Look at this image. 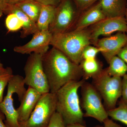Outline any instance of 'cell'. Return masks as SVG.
<instances>
[{"label": "cell", "mask_w": 127, "mask_h": 127, "mask_svg": "<svg viewBox=\"0 0 127 127\" xmlns=\"http://www.w3.org/2000/svg\"><path fill=\"white\" fill-rule=\"evenodd\" d=\"M42 63L51 93H56L65 84L79 81L83 76L80 65L54 47L43 55Z\"/></svg>", "instance_id": "1"}, {"label": "cell", "mask_w": 127, "mask_h": 127, "mask_svg": "<svg viewBox=\"0 0 127 127\" xmlns=\"http://www.w3.org/2000/svg\"><path fill=\"white\" fill-rule=\"evenodd\" d=\"M85 81L82 79L69 82L56 93V112L61 116L66 125H84V113L81 108L78 91Z\"/></svg>", "instance_id": "2"}, {"label": "cell", "mask_w": 127, "mask_h": 127, "mask_svg": "<svg viewBox=\"0 0 127 127\" xmlns=\"http://www.w3.org/2000/svg\"><path fill=\"white\" fill-rule=\"evenodd\" d=\"M91 44V33L88 28L52 34L50 43L53 47L61 51L78 64L83 60L82 53L84 48Z\"/></svg>", "instance_id": "3"}, {"label": "cell", "mask_w": 127, "mask_h": 127, "mask_svg": "<svg viewBox=\"0 0 127 127\" xmlns=\"http://www.w3.org/2000/svg\"><path fill=\"white\" fill-rule=\"evenodd\" d=\"M25 85L24 77L18 75H12L8 83L6 95L0 103V110L5 115L4 123L7 127H20L13 95L17 94L20 102L27 91Z\"/></svg>", "instance_id": "4"}, {"label": "cell", "mask_w": 127, "mask_h": 127, "mask_svg": "<svg viewBox=\"0 0 127 127\" xmlns=\"http://www.w3.org/2000/svg\"><path fill=\"white\" fill-rule=\"evenodd\" d=\"M93 79L92 84L103 100L107 111L116 107L122 96V78L111 76L104 69Z\"/></svg>", "instance_id": "5"}, {"label": "cell", "mask_w": 127, "mask_h": 127, "mask_svg": "<svg viewBox=\"0 0 127 127\" xmlns=\"http://www.w3.org/2000/svg\"><path fill=\"white\" fill-rule=\"evenodd\" d=\"M43 55L30 54L24 67L26 85L35 89L41 94L50 92V87L42 63Z\"/></svg>", "instance_id": "6"}, {"label": "cell", "mask_w": 127, "mask_h": 127, "mask_svg": "<svg viewBox=\"0 0 127 127\" xmlns=\"http://www.w3.org/2000/svg\"><path fill=\"white\" fill-rule=\"evenodd\" d=\"M56 93L42 94L28 119L19 123L20 127H47L56 112Z\"/></svg>", "instance_id": "7"}, {"label": "cell", "mask_w": 127, "mask_h": 127, "mask_svg": "<svg viewBox=\"0 0 127 127\" xmlns=\"http://www.w3.org/2000/svg\"><path fill=\"white\" fill-rule=\"evenodd\" d=\"M81 88L82 106L85 111L84 117L92 118L103 123L108 116L100 94L92 84L86 81Z\"/></svg>", "instance_id": "8"}, {"label": "cell", "mask_w": 127, "mask_h": 127, "mask_svg": "<svg viewBox=\"0 0 127 127\" xmlns=\"http://www.w3.org/2000/svg\"><path fill=\"white\" fill-rule=\"evenodd\" d=\"M77 13L72 0H62L57 6L54 20L49 27L52 34L70 31L77 20Z\"/></svg>", "instance_id": "9"}, {"label": "cell", "mask_w": 127, "mask_h": 127, "mask_svg": "<svg viewBox=\"0 0 127 127\" xmlns=\"http://www.w3.org/2000/svg\"><path fill=\"white\" fill-rule=\"evenodd\" d=\"M92 44L95 45L101 36H109L116 32H127L125 17L106 18L89 27Z\"/></svg>", "instance_id": "10"}, {"label": "cell", "mask_w": 127, "mask_h": 127, "mask_svg": "<svg viewBox=\"0 0 127 127\" xmlns=\"http://www.w3.org/2000/svg\"><path fill=\"white\" fill-rule=\"evenodd\" d=\"M52 37V34L49 31H39L34 34L28 43L15 47L14 51L22 55L35 53L43 56L49 50Z\"/></svg>", "instance_id": "11"}, {"label": "cell", "mask_w": 127, "mask_h": 127, "mask_svg": "<svg viewBox=\"0 0 127 127\" xmlns=\"http://www.w3.org/2000/svg\"><path fill=\"white\" fill-rule=\"evenodd\" d=\"M127 42L126 32H117L113 35L98 39L95 46L100 49V53L108 63L113 57L117 56Z\"/></svg>", "instance_id": "12"}, {"label": "cell", "mask_w": 127, "mask_h": 127, "mask_svg": "<svg viewBox=\"0 0 127 127\" xmlns=\"http://www.w3.org/2000/svg\"><path fill=\"white\" fill-rule=\"evenodd\" d=\"M42 95L35 89L28 87L20 102V106L16 109L19 123L25 122L28 119Z\"/></svg>", "instance_id": "13"}, {"label": "cell", "mask_w": 127, "mask_h": 127, "mask_svg": "<svg viewBox=\"0 0 127 127\" xmlns=\"http://www.w3.org/2000/svg\"><path fill=\"white\" fill-rule=\"evenodd\" d=\"M106 18L98 1L82 12L76 20L72 30L86 29Z\"/></svg>", "instance_id": "14"}, {"label": "cell", "mask_w": 127, "mask_h": 127, "mask_svg": "<svg viewBox=\"0 0 127 127\" xmlns=\"http://www.w3.org/2000/svg\"><path fill=\"white\" fill-rule=\"evenodd\" d=\"M4 13L15 14L22 21L23 27L20 35L22 38H24L31 34H34L39 31L36 22L32 20L16 5H7Z\"/></svg>", "instance_id": "15"}, {"label": "cell", "mask_w": 127, "mask_h": 127, "mask_svg": "<svg viewBox=\"0 0 127 127\" xmlns=\"http://www.w3.org/2000/svg\"><path fill=\"white\" fill-rule=\"evenodd\" d=\"M106 18L125 17L127 0H98Z\"/></svg>", "instance_id": "16"}, {"label": "cell", "mask_w": 127, "mask_h": 127, "mask_svg": "<svg viewBox=\"0 0 127 127\" xmlns=\"http://www.w3.org/2000/svg\"><path fill=\"white\" fill-rule=\"evenodd\" d=\"M83 73L82 79L87 80L93 78L99 75L103 70L102 65L96 58L83 60L79 64Z\"/></svg>", "instance_id": "17"}, {"label": "cell", "mask_w": 127, "mask_h": 127, "mask_svg": "<svg viewBox=\"0 0 127 127\" xmlns=\"http://www.w3.org/2000/svg\"><path fill=\"white\" fill-rule=\"evenodd\" d=\"M56 6L42 5L37 25L39 31H49V27L55 18Z\"/></svg>", "instance_id": "18"}, {"label": "cell", "mask_w": 127, "mask_h": 127, "mask_svg": "<svg viewBox=\"0 0 127 127\" xmlns=\"http://www.w3.org/2000/svg\"><path fill=\"white\" fill-rule=\"evenodd\" d=\"M15 5L36 23L40 14L42 5L34 0H24Z\"/></svg>", "instance_id": "19"}, {"label": "cell", "mask_w": 127, "mask_h": 127, "mask_svg": "<svg viewBox=\"0 0 127 127\" xmlns=\"http://www.w3.org/2000/svg\"><path fill=\"white\" fill-rule=\"evenodd\" d=\"M108 64L109 66L105 70L111 76L122 78L127 73V64L118 56L113 57Z\"/></svg>", "instance_id": "20"}, {"label": "cell", "mask_w": 127, "mask_h": 127, "mask_svg": "<svg viewBox=\"0 0 127 127\" xmlns=\"http://www.w3.org/2000/svg\"><path fill=\"white\" fill-rule=\"evenodd\" d=\"M108 117L113 120L119 121L127 127V103L120 99L118 106L107 111Z\"/></svg>", "instance_id": "21"}, {"label": "cell", "mask_w": 127, "mask_h": 127, "mask_svg": "<svg viewBox=\"0 0 127 127\" xmlns=\"http://www.w3.org/2000/svg\"><path fill=\"white\" fill-rule=\"evenodd\" d=\"M5 25L10 32H16L23 27L22 21L15 14H8L5 20Z\"/></svg>", "instance_id": "22"}, {"label": "cell", "mask_w": 127, "mask_h": 127, "mask_svg": "<svg viewBox=\"0 0 127 127\" xmlns=\"http://www.w3.org/2000/svg\"><path fill=\"white\" fill-rule=\"evenodd\" d=\"M13 75L11 67H7V70L4 74L0 76V103L3 100L4 91L11 78Z\"/></svg>", "instance_id": "23"}, {"label": "cell", "mask_w": 127, "mask_h": 127, "mask_svg": "<svg viewBox=\"0 0 127 127\" xmlns=\"http://www.w3.org/2000/svg\"><path fill=\"white\" fill-rule=\"evenodd\" d=\"M100 52V49L96 46L88 45L84 48L82 53L83 60H91L96 58L97 55Z\"/></svg>", "instance_id": "24"}, {"label": "cell", "mask_w": 127, "mask_h": 127, "mask_svg": "<svg viewBox=\"0 0 127 127\" xmlns=\"http://www.w3.org/2000/svg\"><path fill=\"white\" fill-rule=\"evenodd\" d=\"M78 11H84L98 0H73Z\"/></svg>", "instance_id": "25"}, {"label": "cell", "mask_w": 127, "mask_h": 127, "mask_svg": "<svg viewBox=\"0 0 127 127\" xmlns=\"http://www.w3.org/2000/svg\"><path fill=\"white\" fill-rule=\"evenodd\" d=\"M62 118L59 113L56 112L53 115L47 127H66Z\"/></svg>", "instance_id": "26"}, {"label": "cell", "mask_w": 127, "mask_h": 127, "mask_svg": "<svg viewBox=\"0 0 127 127\" xmlns=\"http://www.w3.org/2000/svg\"><path fill=\"white\" fill-rule=\"evenodd\" d=\"M121 97V100L127 103V73L122 78Z\"/></svg>", "instance_id": "27"}, {"label": "cell", "mask_w": 127, "mask_h": 127, "mask_svg": "<svg viewBox=\"0 0 127 127\" xmlns=\"http://www.w3.org/2000/svg\"><path fill=\"white\" fill-rule=\"evenodd\" d=\"M42 5H51L57 7L62 0H34Z\"/></svg>", "instance_id": "28"}, {"label": "cell", "mask_w": 127, "mask_h": 127, "mask_svg": "<svg viewBox=\"0 0 127 127\" xmlns=\"http://www.w3.org/2000/svg\"><path fill=\"white\" fill-rule=\"evenodd\" d=\"M117 56L123 60L127 64V42L118 53Z\"/></svg>", "instance_id": "29"}, {"label": "cell", "mask_w": 127, "mask_h": 127, "mask_svg": "<svg viewBox=\"0 0 127 127\" xmlns=\"http://www.w3.org/2000/svg\"><path fill=\"white\" fill-rule=\"evenodd\" d=\"M103 123L104 124L103 127H123L117 123L114 122L112 119L109 118L104 120Z\"/></svg>", "instance_id": "30"}, {"label": "cell", "mask_w": 127, "mask_h": 127, "mask_svg": "<svg viewBox=\"0 0 127 127\" xmlns=\"http://www.w3.org/2000/svg\"><path fill=\"white\" fill-rule=\"evenodd\" d=\"M7 5L5 0H0V17L5 13Z\"/></svg>", "instance_id": "31"}, {"label": "cell", "mask_w": 127, "mask_h": 127, "mask_svg": "<svg viewBox=\"0 0 127 127\" xmlns=\"http://www.w3.org/2000/svg\"><path fill=\"white\" fill-rule=\"evenodd\" d=\"M5 119V115L0 110V127H7L5 125L4 121Z\"/></svg>", "instance_id": "32"}, {"label": "cell", "mask_w": 127, "mask_h": 127, "mask_svg": "<svg viewBox=\"0 0 127 127\" xmlns=\"http://www.w3.org/2000/svg\"><path fill=\"white\" fill-rule=\"evenodd\" d=\"M7 5H14L20 3L24 0H5Z\"/></svg>", "instance_id": "33"}, {"label": "cell", "mask_w": 127, "mask_h": 127, "mask_svg": "<svg viewBox=\"0 0 127 127\" xmlns=\"http://www.w3.org/2000/svg\"><path fill=\"white\" fill-rule=\"evenodd\" d=\"M7 67L5 68L0 60V76L4 73L7 70Z\"/></svg>", "instance_id": "34"}, {"label": "cell", "mask_w": 127, "mask_h": 127, "mask_svg": "<svg viewBox=\"0 0 127 127\" xmlns=\"http://www.w3.org/2000/svg\"><path fill=\"white\" fill-rule=\"evenodd\" d=\"M66 127H87L85 126V125H82L81 124H70V125H66ZM103 127V126H96V127Z\"/></svg>", "instance_id": "35"}, {"label": "cell", "mask_w": 127, "mask_h": 127, "mask_svg": "<svg viewBox=\"0 0 127 127\" xmlns=\"http://www.w3.org/2000/svg\"><path fill=\"white\" fill-rule=\"evenodd\" d=\"M125 19H126V23H127V32H126V33H127V8H126V12H125Z\"/></svg>", "instance_id": "36"}]
</instances>
